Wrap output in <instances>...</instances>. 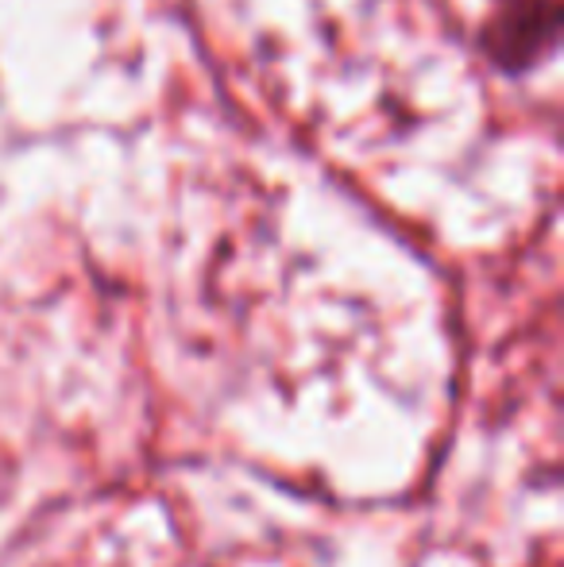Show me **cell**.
<instances>
[{
  "label": "cell",
  "mask_w": 564,
  "mask_h": 567,
  "mask_svg": "<svg viewBox=\"0 0 564 567\" xmlns=\"http://www.w3.org/2000/svg\"><path fill=\"white\" fill-rule=\"evenodd\" d=\"M557 0H499L483 28V51L499 70L522 74L557 43Z\"/></svg>",
  "instance_id": "cell-1"
}]
</instances>
